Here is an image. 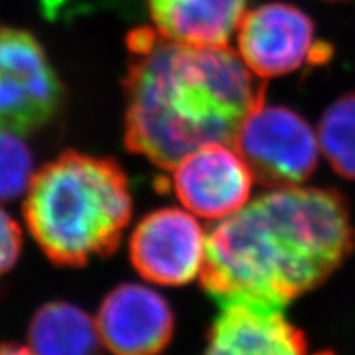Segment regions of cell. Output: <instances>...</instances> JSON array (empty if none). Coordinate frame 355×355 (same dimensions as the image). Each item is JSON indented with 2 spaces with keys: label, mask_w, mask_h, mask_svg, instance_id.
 <instances>
[{
  "label": "cell",
  "mask_w": 355,
  "mask_h": 355,
  "mask_svg": "<svg viewBox=\"0 0 355 355\" xmlns=\"http://www.w3.org/2000/svg\"><path fill=\"white\" fill-rule=\"evenodd\" d=\"M26 227L51 261L79 266L115 250L132 217V193L109 158L66 152L35 173Z\"/></svg>",
  "instance_id": "cell-3"
},
{
  "label": "cell",
  "mask_w": 355,
  "mask_h": 355,
  "mask_svg": "<svg viewBox=\"0 0 355 355\" xmlns=\"http://www.w3.org/2000/svg\"><path fill=\"white\" fill-rule=\"evenodd\" d=\"M24 235L12 216L0 209V278L15 266L21 252Z\"/></svg>",
  "instance_id": "cell-15"
},
{
  "label": "cell",
  "mask_w": 355,
  "mask_h": 355,
  "mask_svg": "<svg viewBox=\"0 0 355 355\" xmlns=\"http://www.w3.org/2000/svg\"><path fill=\"white\" fill-rule=\"evenodd\" d=\"M125 144L163 170L194 150L234 144L265 102L263 79L229 46H194L137 28L128 37Z\"/></svg>",
  "instance_id": "cell-2"
},
{
  "label": "cell",
  "mask_w": 355,
  "mask_h": 355,
  "mask_svg": "<svg viewBox=\"0 0 355 355\" xmlns=\"http://www.w3.org/2000/svg\"><path fill=\"white\" fill-rule=\"evenodd\" d=\"M146 6L162 37L194 46H227L248 0H146Z\"/></svg>",
  "instance_id": "cell-11"
},
{
  "label": "cell",
  "mask_w": 355,
  "mask_h": 355,
  "mask_svg": "<svg viewBox=\"0 0 355 355\" xmlns=\"http://www.w3.org/2000/svg\"><path fill=\"white\" fill-rule=\"evenodd\" d=\"M96 322L105 350L112 355H159L175 331L168 301L139 283L110 291L97 311Z\"/></svg>",
  "instance_id": "cell-9"
},
{
  "label": "cell",
  "mask_w": 355,
  "mask_h": 355,
  "mask_svg": "<svg viewBox=\"0 0 355 355\" xmlns=\"http://www.w3.org/2000/svg\"><path fill=\"white\" fill-rule=\"evenodd\" d=\"M64 89L32 33L0 26V128L20 135L55 117Z\"/></svg>",
  "instance_id": "cell-5"
},
{
  "label": "cell",
  "mask_w": 355,
  "mask_h": 355,
  "mask_svg": "<svg viewBox=\"0 0 355 355\" xmlns=\"http://www.w3.org/2000/svg\"><path fill=\"white\" fill-rule=\"evenodd\" d=\"M33 355H104L96 319L78 306L55 301L42 306L28 329Z\"/></svg>",
  "instance_id": "cell-12"
},
{
  "label": "cell",
  "mask_w": 355,
  "mask_h": 355,
  "mask_svg": "<svg viewBox=\"0 0 355 355\" xmlns=\"http://www.w3.org/2000/svg\"><path fill=\"white\" fill-rule=\"evenodd\" d=\"M0 355H33L28 347L15 344H0Z\"/></svg>",
  "instance_id": "cell-16"
},
{
  "label": "cell",
  "mask_w": 355,
  "mask_h": 355,
  "mask_svg": "<svg viewBox=\"0 0 355 355\" xmlns=\"http://www.w3.org/2000/svg\"><path fill=\"white\" fill-rule=\"evenodd\" d=\"M229 145L201 146L173 168V191L194 216L227 219L250 199L254 173L237 148Z\"/></svg>",
  "instance_id": "cell-8"
},
{
  "label": "cell",
  "mask_w": 355,
  "mask_h": 355,
  "mask_svg": "<svg viewBox=\"0 0 355 355\" xmlns=\"http://www.w3.org/2000/svg\"><path fill=\"white\" fill-rule=\"evenodd\" d=\"M355 248L347 199L324 188H278L207 235L202 288L219 306H283L321 286Z\"/></svg>",
  "instance_id": "cell-1"
},
{
  "label": "cell",
  "mask_w": 355,
  "mask_h": 355,
  "mask_svg": "<svg viewBox=\"0 0 355 355\" xmlns=\"http://www.w3.org/2000/svg\"><path fill=\"white\" fill-rule=\"evenodd\" d=\"M329 2H340V0H329Z\"/></svg>",
  "instance_id": "cell-17"
},
{
  "label": "cell",
  "mask_w": 355,
  "mask_h": 355,
  "mask_svg": "<svg viewBox=\"0 0 355 355\" xmlns=\"http://www.w3.org/2000/svg\"><path fill=\"white\" fill-rule=\"evenodd\" d=\"M318 139L332 170L345 180H355V92L340 96L326 109Z\"/></svg>",
  "instance_id": "cell-13"
},
{
  "label": "cell",
  "mask_w": 355,
  "mask_h": 355,
  "mask_svg": "<svg viewBox=\"0 0 355 355\" xmlns=\"http://www.w3.org/2000/svg\"><path fill=\"white\" fill-rule=\"evenodd\" d=\"M207 235L188 209L163 207L145 216L130 237V259L155 285L181 286L201 277Z\"/></svg>",
  "instance_id": "cell-6"
},
{
  "label": "cell",
  "mask_w": 355,
  "mask_h": 355,
  "mask_svg": "<svg viewBox=\"0 0 355 355\" xmlns=\"http://www.w3.org/2000/svg\"><path fill=\"white\" fill-rule=\"evenodd\" d=\"M318 355H331V354H318Z\"/></svg>",
  "instance_id": "cell-18"
},
{
  "label": "cell",
  "mask_w": 355,
  "mask_h": 355,
  "mask_svg": "<svg viewBox=\"0 0 355 355\" xmlns=\"http://www.w3.org/2000/svg\"><path fill=\"white\" fill-rule=\"evenodd\" d=\"M237 53L261 79L295 73L316 60V28L304 10L286 2H268L247 10L237 30Z\"/></svg>",
  "instance_id": "cell-7"
},
{
  "label": "cell",
  "mask_w": 355,
  "mask_h": 355,
  "mask_svg": "<svg viewBox=\"0 0 355 355\" xmlns=\"http://www.w3.org/2000/svg\"><path fill=\"white\" fill-rule=\"evenodd\" d=\"M202 355H306L304 332L288 321L283 306H220Z\"/></svg>",
  "instance_id": "cell-10"
},
{
  "label": "cell",
  "mask_w": 355,
  "mask_h": 355,
  "mask_svg": "<svg viewBox=\"0 0 355 355\" xmlns=\"http://www.w3.org/2000/svg\"><path fill=\"white\" fill-rule=\"evenodd\" d=\"M254 173L268 188H293L308 181L319 162L318 135L304 117L285 105L257 107L234 140Z\"/></svg>",
  "instance_id": "cell-4"
},
{
  "label": "cell",
  "mask_w": 355,
  "mask_h": 355,
  "mask_svg": "<svg viewBox=\"0 0 355 355\" xmlns=\"http://www.w3.org/2000/svg\"><path fill=\"white\" fill-rule=\"evenodd\" d=\"M33 176V155L20 133L0 128V202L26 194Z\"/></svg>",
  "instance_id": "cell-14"
}]
</instances>
